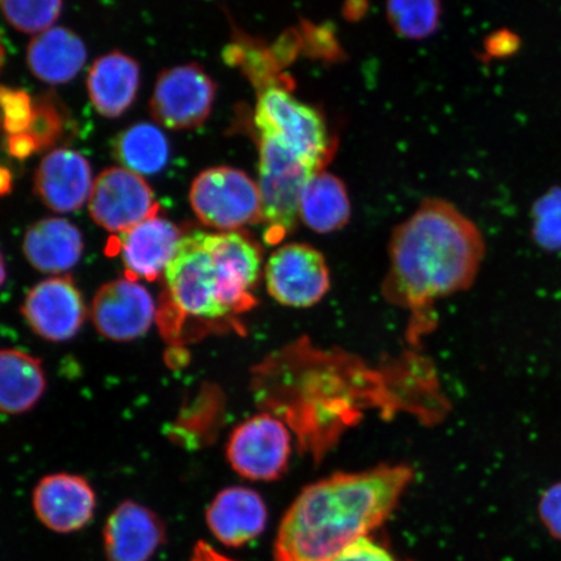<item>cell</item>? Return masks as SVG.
Masks as SVG:
<instances>
[{
	"instance_id": "8",
	"label": "cell",
	"mask_w": 561,
	"mask_h": 561,
	"mask_svg": "<svg viewBox=\"0 0 561 561\" xmlns=\"http://www.w3.org/2000/svg\"><path fill=\"white\" fill-rule=\"evenodd\" d=\"M291 436L283 421L271 415L252 416L230 434L227 458L231 469L245 480L272 482L287 472Z\"/></svg>"
},
{
	"instance_id": "28",
	"label": "cell",
	"mask_w": 561,
	"mask_h": 561,
	"mask_svg": "<svg viewBox=\"0 0 561 561\" xmlns=\"http://www.w3.org/2000/svg\"><path fill=\"white\" fill-rule=\"evenodd\" d=\"M34 103L24 91L0 88V115L9 136L20 135L30 129L33 121Z\"/></svg>"
},
{
	"instance_id": "14",
	"label": "cell",
	"mask_w": 561,
	"mask_h": 561,
	"mask_svg": "<svg viewBox=\"0 0 561 561\" xmlns=\"http://www.w3.org/2000/svg\"><path fill=\"white\" fill-rule=\"evenodd\" d=\"M181 240L180 229L158 215L118 234L115 250L122 256L125 277L158 279L172 262Z\"/></svg>"
},
{
	"instance_id": "31",
	"label": "cell",
	"mask_w": 561,
	"mask_h": 561,
	"mask_svg": "<svg viewBox=\"0 0 561 561\" xmlns=\"http://www.w3.org/2000/svg\"><path fill=\"white\" fill-rule=\"evenodd\" d=\"M9 150L11 156L18 159H25L32 156L33 152L38 151L37 145L26 133L9 136Z\"/></svg>"
},
{
	"instance_id": "16",
	"label": "cell",
	"mask_w": 561,
	"mask_h": 561,
	"mask_svg": "<svg viewBox=\"0 0 561 561\" xmlns=\"http://www.w3.org/2000/svg\"><path fill=\"white\" fill-rule=\"evenodd\" d=\"M103 537L108 561H149L165 542V528L156 512L126 501L112 512Z\"/></svg>"
},
{
	"instance_id": "20",
	"label": "cell",
	"mask_w": 561,
	"mask_h": 561,
	"mask_svg": "<svg viewBox=\"0 0 561 561\" xmlns=\"http://www.w3.org/2000/svg\"><path fill=\"white\" fill-rule=\"evenodd\" d=\"M87 60L85 44L67 27H51L37 34L27 46V67L33 76L50 85H61L76 79Z\"/></svg>"
},
{
	"instance_id": "33",
	"label": "cell",
	"mask_w": 561,
	"mask_h": 561,
	"mask_svg": "<svg viewBox=\"0 0 561 561\" xmlns=\"http://www.w3.org/2000/svg\"><path fill=\"white\" fill-rule=\"evenodd\" d=\"M12 175L5 168L0 167V196L7 195L11 192Z\"/></svg>"
},
{
	"instance_id": "10",
	"label": "cell",
	"mask_w": 561,
	"mask_h": 561,
	"mask_svg": "<svg viewBox=\"0 0 561 561\" xmlns=\"http://www.w3.org/2000/svg\"><path fill=\"white\" fill-rule=\"evenodd\" d=\"M89 210L98 226L122 234L157 216L159 205L142 175L126 168L111 167L94 181Z\"/></svg>"
},
{
	"instance_id": "9",
	"label": "cell",
	"mask_w": 561,
	"mask_h": 561,
	"mask_svg": "<svg viewBox=\"0 0 561 561\" xmlns=\"http://www.w3.org/2000/svg\"><path fill=\"white\" fill-rule=\"evenodd\" d=\"M215 96L216 83L199 65L173 67L158 77L151 115L168 129L198 128L209 117Z\"/></svg>"
},
{
	"instance_id": "17",
	"label": "cell",
	"mask_w": 561,
	"mask_h": 561,
	"mask_svg": "<svg viewBox=\"0 0 561 561\" xmlns=\"http://www.w3.org/2000/svg\"><path fill=\"white\" fill-rule=\"evenodd\" d=\"M206 520L217 541L228 547H242L265 530L268 510L256 491L228 488L220 491L209 504Z\"/></svg>"
},
{
	"instance_id": "19",
	"label": "cell",
	"mask_w": 561,
	"mask_h": 561,
	"mask_svg": "<svg viewBox=\"0 0 561 561\" xmlns=\"http://www.w3.org/2000/svg\"><path fill=\"white\" fill-rule=\"evenodd\" d=\"M23 251L34 270L59 275L72 270L80 262L83 237L72 222L48 217L27 229Z\"/></svg>"
},
{
	"instance_id": "12",
	"label": "cell",
	"mask_w": 561,
	"mask_h": 561,
	"mask_svg": "<svg viewBox=\"0 0 561 561\" xmlns=\"http://www.w3.org/2000/svg\"><path fill=\"white\" fill-rule=\"evenodd\" d=\"M21 311L32 331L50 342L72 340L87 318L79 287L69 277H51L35 285Z\"/></svg>"
},
{
	"instance_id": "30",
	"label": "cell",
	"mask_w": 561,
	"mask_h": 561,
	"mask_svg": "<svg viewBox=\"0 0 561 561\" xmlns=\"http://www.w3.org/2000/svg\"><path fill=\"white\" fill-rule=\"evenodd\" d=\"M332 561H398L381 545L364 537L359 541L346 547Z\"/></svg>"
},
{
	"instance_id": "24",
	"label": "cell",
	"mask_w": 561,
	"mask_h": 561,
	"mask_svg": "<svg viewBox=\"0 0 561 561\" xmlns=\"http://www.w3.org/2000/svg\"><path fill=\"white\" fill-rule=\"evenodd\" d=\"M440 0H386V18L399 37L421 41L439 26Z\"/></svg>"
},
{
	"instance_id": "26",
	"label": "cell",
	"mask_w": 561,
	"mask_h": 561,
	"mask_svg": "<svg viewBox=\"0 0 561 561\" xmlns=\"http://www.w3.org/2000/svg\"><path fill=\"white\" fill-rule=\"evenodd\" d=\"M531 236L543 250H561V188H552L533 207Z\"/></svg>"
},
{
	"instance_id": "1",
	"label": "cell",
	"mask_w": 561,
	"mask_h": 561,
	"mask_svg": "<svg viewBox=\"0 0 561 561\" xmlns=\"http://www.w3.org/2000/svg\"><path fill=\"white\" fill-rule=\"evenodd\" d=\"M485 251L472 220L451 203L427 198L392 231L383 297L411 313L416 336L430 328L437 300L474 284Z\"/></svg>"
},
{
	"instance_id": "7",
	"label": "cell",
	"mask_w": 561,
	"mask_h": 561,
	"mask_svg": "<svg viewBox=\"0 0 561 561\" xmlns=\"http://www.w3.org/2000/svg\"><path fill=\"white\" fill-rule=\"evenodd\" d=\"M263 271L266 291L285 307H313L331 290L327 259L310 244L279 245L272 252Z\"/></svg>"
},
{
	"instance_id": "15",
	"label": "cell",
	"mask_w": 561,
	"mask_h": 561,
	"mask_svg": "<svg viewBox=\"0 0 561 561\" xmlns=\"http://www.w3.org/2000/svg\"><path fill=\"white\" fill-rule=\"evenodd\" d=\"M93 173L85 157L68 149H56L42 159L34 179V192L54 213L79 210L89 201Z\"/></svg>"
},
{
	"instance_id": "11",
	"label": "cell",
	"mask_w": 561,
	"mask_h": 561,
	"mask_svg": "<svg viewBox=\"0 0 561 561\" xmlns=\"http://www.w3.org/2000/svg\"><path fill=\"white\" fill-rule=\"evenodd\" d=\"M156 318V301L149 290L126 277L103 285L91 305L96 331L115 342L140 339L150 331Z\"/></svg>"
},
{
	"instance_id": "6",
	"label": "cell",
	"mask_w": 561,
	"mask_h": 561,
	"mask_svg": "<svg viewBox=\"0 0 561 561\" xmlns=\"http://www.w3.org/2000/svg\"><path fill=\"white\" fill-rule=\"evenodd\" d=\"M188 202L203 226L219 231H237L263 222L257 182L233 167H213L196 175Z\"/></svg>"
},
{
	"instance_id": "4",
	"label": "cell",
	"mask_w": 561,
	"mask_h": 561,
	"mask_svg": "<svg viewBox=\"0 0 561 561\" xmlns=\"http://www.w3.org/2000/svg\"><path fill=\"white\" fill-rule=\"evenodd\" d=\"M254 122L259 137L272 139L318 170L331 156V138L324 117L283 87L262 89Z\"/></svg>"
},
{
	"instance_id": "22",
	"label": "cell",
	"mask_w": 561,
	"mask_h": 561,
	"mask_svg": "<svg viewBox=\"0 0 561 561\" xmlns=\"http://www.w3.org/2000/svg\"><path fill=\"white\" fill-rule=\"evenodd\" d=\"M47 381L37 357L24 351L0 350V412L20 415L45 394Z\"/></svg>"
},
{
	"instance_id": "34",
	"label": "cell",
	"mask_w": 561,
	"mask_h": 561,
	"mask_svg": "<svg viewBox=\"0 0 561 561\" xmlns=\"http://www.w3.org/2000/svg\"><path fill=\"white\" fill-rule=\"evenodd\" d=\"M5 280V265L2 256V252H0V287L3 286Z\"/></svg>"
},
{
	"instance_id": "23",
	"label": "cell",
	"mask_w": 561,
	"mask_h": 561,
	"mask_svg": "<svg viewBox=\"0 0 561 561\" xmlns=\"http://www.w3.org/2000/svg\"><path fill=\"white\" fill-rule=\"evenodd\" d=\"M170 142L158 126L139 123L129 126L117 136L114 153L126 170L140 175L157 174L170 159Z\"/></svg>"
},
{
	"instance_id": "21",
	"label": "cell",
	"mask_w": 561,
	"mask_h": 561,
	"mask_svg": "<svg viewBox=\"0 0 561 561\" xmlns=\"http://www.w3.org/2000/svg\"><path fill=\"white\" fill-rule=\"evenodd\" d=\"M351 219V202L345 182L335 174L318 171L306 182L299 201V220L320 234L345 228Z\"/></svg>"
},
{
	"instance_id": "32",
	"label": "cell",
	"mask_w": 561,
	"mask_h": 561,
	"mask_svg": "<svg viewBox=\"0 0 561 561\" xmlns=\"http://www.w3.org/2000/svg\"><path fill=\"white\" fill-rule=\"evenodd\" d=\"M191 561H234L217 552L213 546L198 542L195 546Z\"/></svg>"
},
{
	"instance_id": "13",
	"label": "cell",
	"mask_w": 561,
	"mask_h": 561,
	"mask_svg": "<svg viewBox=\"0 0 561 561\" xmlns=\"http://www.w3.org/2000/svg\"><path fill=\"white\" fill-rule=\"evenodd\" d=\"M35 515L48 529L73 533L94 516L96 497L83 477L56 473L44 477L33 491Z\"/></svg>"
},
{
	"instance_id": "3",
	"label": "cell",
	"mask_w": 561,
	"mask_h": 561,
	"mask_svg": "<svg viewBox=\"0 0 561 561\" xmlns=\"http://www.w3.org/2000/svg\"><path fill=\"white\" fill-rule=\"evenodd\" d=\"M263 270L261 245L243 230L182 237L164 272L161 331L178 339L188 321H224L250 311Z\"/></svg>"
},
{
	"instance_id": "5",
	"label": "cell",
	"mask_w": 561,
	"mask_h": 561,
	"mask_svg": "<svg viewBox=\"0 0 561 561\" xmlns=\"http://www.w3.org/2000/svg\"><path fill=\"white\" fill-rule=\"evenodd\" d=\"M259 142V181L261 188L264 240L277 244L290 236L299 221L301 191L318 171L272 139Z\"/></svg>"
},
{
	"instance_id": "2",
	"label": "cell",
	"mask_w": 561,
	"mask_h": 561,
	"mask_svg": "<svg viewBox=\"0 0 561 561\" xmlns=\"http://www.w3.org/2000/svg\"><path fill=\"white\" fill-rule=\"evenodd\" d=\"M413 479L410 466L383 465L311 483L280 522L273 560L332 561L388 520Z\"/></svg>"
},
{
	"instance_id": "29",
	"label": "cell",
	"mask_w": 561,
	"mask_h": 561,
	"mask_svg": "<svg viewBox=\"0 0 561 561\" xmlns=\"http://www.w3.org/2000/svg\"><path fill=\"white\" fill-rule=\"evenodd\" d=\"M538 515L549 535L561 542V481L543 491L539 497Z\"/></svg>"
},
{
	"instance_id": "18",
	"label": "cell",
	"mask_w": 561,
	"mask_h": 561,
	"mask_svg": "<svg viewBox=\"0 0 561 561\" xmlns=\"http://www.w3.org/2000/svg\"><path fill=\"white\" fill-rule=\"evenodd\" d=\"M140 80L138 62L121 51L94 61L88 76V91L98 114L117 118L135 102Z\"/></svg>"
},
{
	"instance_id": "25",
	"label": "cell",
	"mask_w": 561,
	"mask_h": 561,
	"mask_svg": "<svg viewBox=\"0 0 561 561\" xmlns=\"http://www.w3.org/2000/svg\"><path fill=\"white\" fill-rule=\"evenodd\" d=\"M0 10L12 27L25 34H41L61 15L62 0H0Z\"/></svg>"
},
{
	"instance_id": "35",
	"label": "cell",
	"mask_w": 561,
	"mask_h": 561,
	"mask_svg": "<svg viewBox=\"0 0 561 561\" xmlns=\"http://www.w3.org/2000/svg\"><path fill=\"white\" fill-rule=\"evenodd\" d=\"M3 61H4V48L2 45V41H0V69H2Z\"/></svg>"
},
{
	"instance_id": "27",
	"label": "cell",
	"mask_w": 561,
	"mask_h": 561,
	"mask_svg": "<svg viewBox=\"0 0 561 561\" xmlns=\"http://www.w3.org/2000/svg\"><path fill=\"white\" fill-rule=\"evenodd\" d=\"M65 131V118L51 98H39L34 103L33 121L25 133L37 145L38 150L47 149L58 142Z\"/></svg>"
}]
</instances>
